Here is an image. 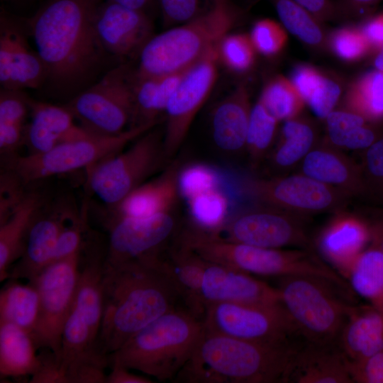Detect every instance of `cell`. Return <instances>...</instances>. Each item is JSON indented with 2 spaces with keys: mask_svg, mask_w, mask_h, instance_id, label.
Instances as JSON below:
<instances>
[{
  "mask_svg": "<svg viewBox=\"0 0 383 383\" xmlns=\"http://www.w3.org/2000/svg\"><path fill=\"white\" fill-rule=\"evenodd\" d=\"M281 303L301 338L313 343L338 342L351 304L336 284L310 276L280 277Z\"/></svg>",
  "mask_w": 383,
  "mask_h": 383,
  "instance_id": "7",
  "label": "cell"
},
{
  "mask_svg": "<svg viewBox=\"0 0 383 383\" xmlns=\"http://www.w3.org/2000/svg\"><path fill=\"white\" fill-rule=\"evenodd\" d=\"M362 174L365 192L383 200V135L365 150Z\"/></svg>",
  "mask_w": 383,
  "mask_h": 383,
  "instance_id": "46",
  "label": "cell"
},
{
  "mask_svg": "<svg viewBox=\"0 0 383 383\" xmlns=\"http://www.w3.org/2000/svg\"><path fill=\"white\" fill-rule=\"evenodd\" d=\"M94 21L98 39L111 57H138L154 35L150 16L111 0L101 1Z\"/></svg>",
  "mask_w": 383,
  "mask_h": 383,
  "instance_id": "17",
  "label": "cell"
},
{
  "mask_svg": "<svg viewBox=\"0 0 383 383\" xmlns=\"http://www.w3.org/2000/svg\"><path fill=\"white\" fill-rule=\"evenodd\" d=\"M165 27L187 23L202 12L201 0H157Z\"/></svg>",
  "mask_w": 383,
  "mask_h": 383,
  "instance_id": "49",
  "label": "cell"
},
{
  "mask_svg": "<svg viewBox=\"0 0 383 383\" xmlns=\"http://www.w3.org/2000/svg\"><path fill=\"white\" fill-rule=\"evenodd\" d=\"M217 48L187 72L167 103L163 131L167 160L181 148L196 114L212 91L218 74Z\"/></svg>",
  "mask_w": 383,
  "mask_h": 383,
  "instance_id": "13",
  "label": "cell"
},
{
  "mask_svg": "<svg viewBox=\"0 0 383 383\" xmlns=\"http://www.w3.org/2000/svg\"><path fill=\"white\" fill-rule=\"evenodd\" d=\"M296 340L259 342L206 330L176 377L191 383L289 382Z\"/></svg>",
  "mask_w": 383,
  "mask_h": 383,
  "instance_id": "3",
  "label": "cell"
},
{
  "mask_svg": "<svg viewBox=\"0 0 383 383\" xmlns=\"http://www.w3.org/2000/svg\"><path fill=\"white\" fill-rule=\"evenodd\" d=\"M322 22L339 17L336 3L333 0H292Z\"/></svg>",
  "mask_w": 383,
  "mask_h": 383,
  "instance_id": "54",
  "label": "cell"
},
{
  "mask_svg": "<svg viewBox=\"0 0 383 383\" xmlns=\"http://www.w3.org/2000/svg\"><path fill=\"white\" fill-rule=\"evenodd\" d=\"M31 334L9 323H0V376H31L40 364Z\"/></svg>",
  "mask_w": 383,
  "mask_h": 383,
  "instance_id": "31",
  "label": "cell"
},
{
  "mask_svg": "<svg viewBox=\"0 0 383 383\" xmlns=\"http://www.w3.org/2000/svg\"><path fill=\"white\" fill-rule=\"evenodd\" d=\"M219 180L218 173L209 165L192 163L179 170V192L188 200L201 193L218 188Z\"/></svg>",
  "mask_w": 383,
  "mask_h": 383,
  "instance_id": "44",
  "label": "cell"
},
{
  "mask_svg": "<svg viewBox=\"0 0 383 383\" xmlns=\"http://www.w3.org/2000/svg\"><path fill=\"white\" fill-rule=\"evenodd\" d=\"M39 306V294L34 284L12 280L0 292V323L14 324L31 334L38 321Z\"/></svg>",
  "mask_w": 383,
  "mask_h": 383,
  "instance_id": "35",
  "label": "cell"
},
{
  "mask_svg": "<svg viewBox=\"0 0 383 383\" xmlns=\"http://www.w3.org/2000/svg\"><path fill=\"white\" fill-rule=\"evenodd\" d=\"M277 122L259 100L252 107L245 147L253 159L262 155L272 144Z\"/></svg>",
  "mask_w": 383,
  "mask_h": 383,
  "instance_id": "42",
  "label": "cell"
},
{
  "mask_svg": "<svg viewBox=\"0 0 383 383\" xmlns=\"http://www.w3.org/2000/svg\"><path fill=\"white\" fill-rule=\"evenodd\" d=\"M101 0H48L28 20L36 50L60 94L77 91L99 71L108 55L95 28Z\"/></svg>",
  "mask_w": 383,
  "mask_h": 383,
  "instance_id": "1",
  "label": "cell"
},
{
  "mask_svg": "<svg viewBox=\"0 0 383 383\" xmlns=\"http://www.w3.org/2000/svg\"><path fill=\"white\" fill-rule=\"evenodd\" d=\"M134 82L135 70L121 64L77 94L66 106L87 131L105 135L120 134L132 122Z\"/></svg>",
  "mask_w": 383,
  "mask_h": 383,
  "instance_id": "10",
  "label": "cell"
},
{
  "mask_svg": "<svg viewBox=\"0 0 383 383\" xmlns=\"http://www.w3.org/2000/svg\"><path fill=\"white\" fill-rule=\"evenodd\" d=\"M201 296L204 308L221 302L282 304L277 287L252 274L206 260Z\"/></svg>",
  "mask_w": 383,
  "mask_h": 383,
  "instance_id": "19",
  "label": "cell"
},
{
  "mask_svg": "<svg viewBox=\"0 0 383 383\" xmlns=\"http://www.w3.org/2000/svg\"><path fill=\"white\" fill-rule=\"evenodd\" d=\"M368 223L371 231V245L383 252V216Z\"/></svg>",
  "mask_w": 383,
  "mask_h": 383,
  "instance_id": "58",
  "label": "cell"
},
{
  "mask_svg": "<svg viewBox=\"0 0 383 383\" xmlns=\"http://www.w3.org/2000/svg\"><path fill=\"white\" fill-rule=\"evenodd\" d=\"M347 280L353 292L383 313V252L373 245L355 260Z\"/></svg>",
  "mask_w": 383,
  "mask_h": 383,
  "instance_id": "34",
  "label": "cell"
},
{
  "mask_svg": "<svg viewBox=\"0 0 383 383\" xmlns=\"http://www.w3.org/2000/svg\"><path fill=\"white\" fill-rule=\"evenodd\" d=\"M43 206L37 192H26L9 217L0 223V281L9 277V269L22 255L28 231Z\"/></svg>",
  "mask_w": 383,
  "mask_h": 383,
  "instance_id": "30",
  "label": "cell"
},
{
  "mask_svg": "<svg viewBox=\"0 0 383 383\" xmlns=\"http://www.w3.org/2000/svg\"><path fill=\"white\" fill-rule=\"evenodd\" d=\"M382 0H338L340 16H363L371 13Z\"/></svg>",
  "mask_w": 383,
  "mask_h": 383,
  "instance_id": "55",
  "label": "cell"
},
{
  "mask_svg": "<svg viewBox=\"0 0 383 383\" xmlns=\"http://www.w3.org/2000/svg\"><path fill=\"white\" fill-rule=\"evenodd\" d=\"M0 223L4 222L25 196V186L11 171L6 169L0 181Z\"/></svg>",
  "mask_w": 383,
  "mask_h": 383,
  "instance_id": "50",
  "label": "cell"
},
{
  "mask_svg": "<svg viewBox=\"0 0 383 383\" xmlns=\"http://www.w3.org/2000/svg\"><path fill=\"white\" fill-rule=\"evenodd\" d=\"M30 118L23 143L28 154L44 152L90 132L76 124L74 114L66 105L58 106L31 99Z\"/></svg>",
  "mask_w": 383,
  "mask_h": 383,
  "instance_id": "22",
  "label": "cell"
},
{
  "mask_svg": "<svg viewBox=\"0 0 383 383\" xmlns=\"http://www.w3.org/2000/svg\"><path fill=\"white\" fill-rule=\"evenodd\" d=\"M372 64L374 69L383 72V53L375 51Z\"/></svg>",
  "mask_w": 383,
  "mask_h": 383,
  "instance_id": "60",
  "label": "cell"
},
{
  "mask_svg": "<svg viewBox=\"0 0 383 383\" xmlns=\"http://www.w3.org/2000/svg\"><path fill=\"white\" fill-rule=\"evenodd\" d=\"M360 28L373 51L383 45V12L370 16Z\"/></svg>",
  "mask_w": 383,
  "mask_h": 383,
  "instance_id": "56",
  "label": "cell"
},
{
  "mask_svg": "<svg viewBox=\"0 0 383 383\" xmlns=\"http://www.w3.org/2000/svg\"><path fill=\"white\" fill-rule=\"evenodd\" d=\"M218 61L236 73L248 71L254 65L256 50L250 36L243 33H228L217 48Z\"/></svg>",
  "mask_w": 383,
  "mask_h": 383,
  "instance_id": "41",
  "label": "cell"
},
{
  "mask_svg": "<svg viewBox=\"0 0 383 383\" xmlns=\"http://www.w3.org/2000/svg\"><path fill=\"white\" fill-rule=\"evenodd\" d=\"M289 382L353 383L350 361L338 342L320 344L304 340L294 358Z\"/></svg>",
  "mask_w": 383,
  "mask_h": 383,
  "instance_id": "23",
  "label": "cell"
},
{
  "mask_svg": "<svg viewBox=\"0 0 383 383\" xmlns=\"http://www.w3.org/2000/svg\"><path fill=\"white\" fill-rule=\"evenodd\" d=\"M40 364L30 376L32 383H68L65 370L57 355L44 350L39 354Z\"/></svg>",
  "mask_w": 383,
  "mask_h": 383,
  "instance_id": "51",
  "label": "cell"
},
{
  "mask_svg": "<svg viewBox=\"0 0 383 383\" xmlns=\"http://www.w3.org/2000/svg\"><path fill=\"white\" fill-rule=\"evenodd\" d=\"M369 243L371 231L368 221L355 215L340 213L323 228L316 245L326 262L347 280L355 260Z\"/></svg>",
  "mask_w": 383,
  "mask_h": 383,
  "instance_id": "20",
  "label": "cell"
},
{
  "mask_svg": "<svg viewBox=\"0 0 383 383\" xmlns=\"http://www.w3.org/2000/svg\"><path fill=\"white\" fill-rule=\"evenodd\" d=\"M313 140L309 124L294 118L287 120L282 127V140L274 155L275 164L287 167L303 160L311 150Z\"/></svg>",
  "mask_w": 383,
  "mask_h": 383,
  "instance_id": "40",
  "label": "cell"
},
{
  "mask_svg": "<svg viewBox=\"0 0 383 383\" xmlns=\"http://www.w3.org/2000/svg\"><path fill=\"white\" fill-rule=\"evenodd\" d=\"M328 43L333 54L346 62L359 61L373 51L360 27L338 28L331 34Z\"/></svg>",
  "mask_w": 383,
  "mask_h": 383,
  "instance_id": "43",
  "label": "cell"
},
{
  "mask_svg": "<svg viewBox=\"0 0 383 383\" xmlns=\"http://www.w3.org/2000/svg\"><path fill=\"white\" fill-rule=\"evenodd\" d=\"M239 11L228 0L194 19L154 35L142 49L135 74L159 77L186 71L202 60L235 26Z\"/></svg>",
  "mask_w": 383,
  "mask_h": 383,
  "instance_id": "6",
  "label": "cell"
},
{
  "mask_svg": "<svg viewBox=\"0 0 383 383\" xmlns=\"http://www.w3.org/2000/svg\"><path fill=\"white\" fill-rule=\"evenodd\" d=\"M161 261L185 309L202 320L205 308L201 287L205 260L179 243L167 255L162 253Z\"/></svg>",
  "mask_w": 383,
  "mask_h": 383,
  "instance_id": "27",
  "label": "cell"
},
{
  "mask_svg": "<svg viewBox=\"0 0 383 383\" xmlns=\"http://www.w3.org/2000/svg\"><path fill=\"white\" fill-rule=\"evenodd\" d=\"M181 243L206 260L244 272L276 277L310 276L326 279L347 292L348 282L312 250L266 248L227 240L218 235L192 228Z\"/></svg>",
  "mask_w": 383,
  "mask_h": 383,
  "instance_id": "4",
  "label": "cell"
},
{
  "mask_svg": "<svg viewBox=\"0 0 383 383\" xmlns=\"http://www.w3.org/2000/svg\"><path fill=\"white\" fill-rule=\"evenodd\" d=\"M81 252L50 262L30 282L40 299L38 318L31 335L38 348L57 356L64 325L74 302Z\"/></svg>",
  "mask_w": 383,
  "mask_h": 383,
  "instance_id": "12",
  "label": "cell"
},
{
  "mask_svg": "<svg viewBox=\"0 0 383 383\" xmlns=\"http://www.w3.org/2000/svg\"><path fill=\"white\" fill-rule=\"evenodd\" d=\"M47 67L30 48L20 28L4 13L0 20V84L2 89H38L47 82Z\"/></svg>",
  "mask_w": 383,
  "mask_h": 383,
  "instance_id": "18",
  "label": "cell"
},
{
  "mask_svg": "<svg viewBox=\"0 0 383 383\" xmlns=\"http://www.w3.org/2000/svg\"><path fill=\"white\" fill-rule=\"evenodd\" d=\"M353 383H383V349L357 362H350Z\"/></svg>",
  "mask_w": 383,
  "mask_h": 383,
  "instance_id": "52",
  "label": "cell"
},
{
  "mask_svg": "<svg viewBox=\"0 0 383 383\" xmlns=\"http://www.w3.org/2000/svg\"><path fill=\"white\" fill-rule=\"evenodd\" d=\"M259 101L278 121L294 118L304 101L289 78L276 76L265 86Z\"/></svg>",
  "mask_w": 383,
  "mask_h": 383,
  "instance_id": "39",
  "label": "cell"
},
{
  "mask_svg": "<svg viewBox=\"0 0 383 383\" xmlns=\"http://www.w3.org/2000/svg\"><path fill=\"white\" fill-rule=\"evenodd\" d=\"M350 362L362 361L383 349V313L371 305L351 306L338 338Z\"/></svg>",
  "mask_w": 383,
  "mask_h": 383,
  "instance_id": "26",
  "label": "cell"
},
{
  "mask_svg": "<svg viewBox=\"0 0 383 383\" xmlns=\"http://www.w3.org/2000/svg\"><path fill=\"white\" fill-rule=\"evenodd\" d=\"M188 70L170 73L158 77L155 99V113L157 118L162 113H165L171 96Z\"/></svg>",
  "mask_w": 383,
  "mask_h": 383,
  "instance_id": "53",
  "label": "cell"
},
{
  "mask_svg": "<svg viewBox=\"0 0 383 383\" xmlns=\"http://www.w3.org/2000/svg\"><path fill=\"white\" fill-rule=\"evenodd\" d=\"M285 30L302 43L314 48L325 43L322 21L292 0H272Z\"/></svg>",
  "mask_w": 383,
  "mask_h": 383,
  "instance_id": "37",
  "label": "cell"
},
{
  "mask_svg": "<svg viewBox=\"0 0 383 383\" xmlns=\"http://www.w3.org/2000/svg\"><path fill=\"white\" fill-rule=\"evenodd\" d=\"M249 36L256 52L265 56L279 54L287 42V30L282 23L270 18L257 21Z\"/></svg>",
  "mask_w": 383,
  "mask_h": 383,
  "instance_id": "45",
  "label": "cell"
},
{
  "mask_svg": "<svg viewBox=\"0 0 383 383\" xmlns=\"http://www.w3.org/2000/svg\"><path fill=\"white\" fill-rule=\"evenodd\" d=\"M331 142L344 147L346 140L357 128L370 122L360 115L350 111H333L325 118Z\"/></svg>",
  "mask_w": 383,
  "mask_h": 383,
  "instance_id": "48",
  "label": "cell"
},
{
  "mask_svg": "<svg viewBox=\"0 0 383 383\" xmlns=\"http://www.w3.org/2000/svg\"><path fill=\"white\" fill-rule=\"evenodd\" d=\"M106 262L118 265L160 255L177 229L172 211L146 217L112 218Z\"/></svg>",
  "mask_w": 383,
  "mask_h": 383,
  "instance_id": "15",
  "label": "cell"
},
{
  "mask_svg": "<svg viewBox=\"0 0 383 383\" xmlns=\"http://www.w3.org/2000/svg\"><path fill=\"white\" fill-rule=\"evenodd\" d=\"M303 174L334 187L346 196L365 192L362 170L333 150H311L302 161Z\"/></svg>",
  "mask_w": 383,
  "mask_h": 383,
  "instance_id": "28",
  "label": "cell"
},
{
  "mask_svg": "<svg viewBox=\"0 0 383 383\" xmlns=\"http://www.w3.org/2000/svg\"><path fill=\"white\" fill-rule=\"evenodd\" d=\"M302 217L277 209L242 213L227 221L218 234L239 243L266 248L295 246L312 250L301 221Z\"/></svg>",
  "mask_w": 383,
  "mask_h": 383,
  "instance_id": "16",
  "label": "cell"
},
{
  "mask_svg": "<svg viewBox=\"0 0 383 383\" xmlns=\"http://www.w3.org/2000/svg\"><path fill=\"white\" fill-rule=\"evenodd\" d=\"M157 123L131 127L113 135L89 132L84 136L60 143L44 152L18 155L6 160V169L14 173L25 187L57 174L82 168L89 169L123 150L125 146Z\"/></svg>",
  "mask_w": 383,
  "mask_h": 383,
  "instance_id": "8",
  "label": "cell"
},
{
  "mask_svg": "<svg viewBox=\"0 0 383 383\" xmlns=\"http://www.w3.org/2000/svg\"><path fill=\"white\" fill-rule=\"evenodd\" d=\"M84 227V216H74L67 223L58 236L51 262L70 257L82 251Z\"/></svg>",
  "mask_w": 383,
  "mask_h": 383,
  "instance_id": "47",
  "label": "cell"
},
{
  "mask_svg": "<svg viewBox=\"0 0 383 383\" xmlns=\"http://www.w3.org/2000/svg\"><path fill=\"white\" fill-rule=\"evenodd\" d=\"M123 6L138 10L150 15L156 0H111Z\"/></svg>",
  "mask_w": 383,
  "mask_h": 383,
  "instance_id": "59",
  "label": "cell"
},
{
  "mask_svg": "<svg viewBox=\"0 0 383 383\" xmlns=\"http://www.w3.org/2000/svg\"><path fill=\"white\" fill-rule=\"evenodd\" d=\"M179 299L161 255L118 265L106 262L99 350L107 356L113 353L134 333L175 309Z\"/></svg>",
  "mask_w": 383,
  "mask_h": 383,
  "instance_id": "2",
  "label": "cell"
},
{
  "mask_svg": "<svg viewBox=\"0 0 383 383\" xmlns=\"http://www.w3.org/2000/svg\"><path fill=\"white\" fill-rule=\"evenodd\" d=\"M30 100L23 90L0 91V151L4 160L17 155L23 145Z\"/></svg>",
  "mask_w": 383,
  "mask_h": 383,
  "instance_id": "32",
  "label": "cell"
},
{
  "mask_svg": "<svg viewBox=\"0 0 383 383\" xmlns=\"http://www.w3.org/2000/svg\"><path fill=\"white\" fill-rule=\"evenodd\" d=\"M194 228L218 235L227 222L228 202L220 190L213 189L187 200Z\"/></svg>",
  "mask_w": 383,
  "mask_h": 383,
  "instance_id": "38",
  "label": "cell"
},
{
  "mask_svg": "<svg viewBox=\"0 0 383 383\" xmlns=\"http://www.w3.org/2000/svg\"><path fill=\"white\" fill-rule=\"evenodd\" d=\"M345 104L371 123L383 121V72L374 69L357 77L346 91Z\"/></svg>",
  "mask_w": 383,
  "mask_h": 383,
  "instance_id": "36",
  "label": "cell"
},
{
  "mask_svg": "<svg viewBox=\"0 0 383 383\" xmlns=\"http://www.w3.org/2000/svg\"><path fill=\"white\" fill-rule=\"evenodd\" d=\"M106 252H87L80 262L74 307L99 336L104 302Z\"/></svg>",
  "mask_w": 383,
  "mask_h": 383,
  "instance_id": "29",
  "label": "cell"
},
{
  "mask_svg": "<svg viewBox=\"0 0 383 383\" xmlns=\"http://www.w3.org/2000/svg\"><path fill=\"white\" fill-rule=\"evenodd\" d=\"M289 79L317 117L325 119L333 111L341 94L338 82L308 65L294 67Z\"/></svg>",
  "mask_w": 383,
  "mask_h": 383,
  "instance_id": "33",
  "label": "cell"
},
{
  "mask_svg": "<svg viewBox=\"0 0 383 383\" xmlns=\"http://www.w3.org/2000/svg\"><path fill=\"white\" fill-rule=\"evenodd\" d=\"M202 322L209 331L247 340L281 343L301 338L282 304H209Z\"/></svg>",
  "mask_w": 383,
  "mask_h": 383,
  "instance_id": "11",
  "label": "cell"
},
{
  "mask_svg": "<svg viewBox=\"0 0 383 383\" xmlns=\"http://www.w3.org/2000/svg\"><path fill=\"white\" fill-rule=\"evenodd\" d=\"M245 191L265 206L300 217L339 208L347 196L305 174L248 181Z\"/></svg>",
  "mask_w": 383,
  "mask_h": 383,
  "instance_id": "14",
  "label": "cell"
},
{
  "mask_svg": "<svg viewBox=\"0 0 383 383\" xmlns=\"http://www.w3.org/2000/svg\"><path fill=\"white\" fill-rule=\"evenodd\" d=\"M252 107L247 87L240 84L214 107L211 118L213 142L226 152L245 147Z\"/></svg>",
  "mask_w": 383,
  "mask_h": 383,
  "instance_id": "25",
  "label": "cell"
},
{
  "mask_svg": "<svg viewBox=\"0 0 383 383\" xmlns=\"http://www.w3.org/2000/svg\"><path fill=\"white\" fill-rule=\"evenodd\" d=\"M111 372L107 374L106 383H151L152 381L146 377L134 374L119 364H112Z\"/></svg>",
  "mask_w": 383,
  "mask_h": 383,
  "instance_id": "57",
  "label": "cell"
},
{
  "mask_svg": "<svg viewBox=\"0 0 383 383\" xmlns=\"http://www.w3.org/2000/svg\"><path fill=\"white\" fill-rule=\"evenodd\" d=\"M179 170L178 163L173 162L157 177L137 187L111 208L112 218L146 217L172 211L179 195Z\"/></svg>",
  "mask_w": 383,
  "mask_h": 383,
  "instance_id": "24",
  "label": "cell"
},
{
  "mask_svg": "<svg viewBox=\"0 0 383 383\" xmlns=\"http://www.w3.org/2000/svg\"><path fill=\"white\" fill-rule=\"evenodd\" d=\"M42 209L30 226L21 256L9 272L11 279L33 280L51 262L61 231L74 217L67 210Z\"/></svg>",
  "mask_w": 383,
  "mask_h": 383,
  "instance_id": "21",
  "label": "cell"
},
{
  "mask_svg": "<svg viewBox=\"0 0 383 383\" xmlns=\"http://www.w3.org/2000/svg\"><path fill=\"white\" fill-rule=\"evenodd\" d=\"M204 331L202 320L175 308L147 325L108 355L116 363L160 381L172 379L187 364Z\"/></svg>",
  "mask_w": 383,
  "mask_h": 383,
  "instance_id": "5",
  "label": "cell"
},
{
  "mask_svg": "<svg viewBox=\"0 0 383 383\" xmlns=\"http://www.w3.org/2000/svg\"><path fill=\"white\" fill-rule=\"evenodd\" d=\"M165 160L163 132L155 126L135 140L127 150L87 169L88 185L104 204L111 208L146 182L162 167Z\"/></svg>",
  "mask_w": 383,
  "mask_h": 383,
  "instance_id": "9",
  "label": "cell"
}]
</instances>
